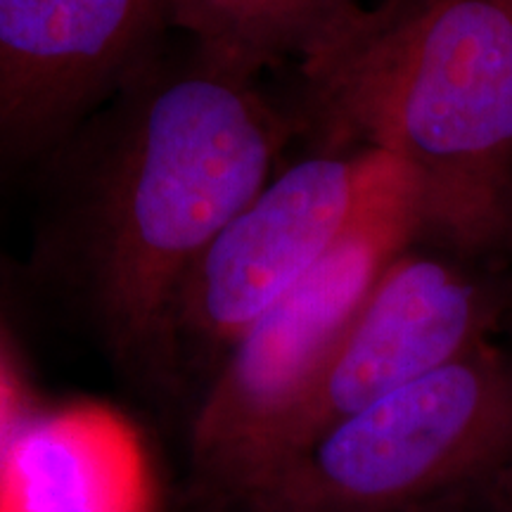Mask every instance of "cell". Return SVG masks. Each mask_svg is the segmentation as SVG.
Masks as SVG:
<instances>
[{"instance_id":"8","label":"cell","mask_w":512,"mask_h":512,"mask_svg":"<svg viewBox=\"0 0 512 512\" xmlns=\"http://www.w3.org/2000/svg\"><path fill=\"white\" fill-rule=\"evenodd\" d=\"M0 512H157L143 439L102 403L31 415L0 456Z\"/></svg>"},{"instance_id":"7","label":"cell","mask_w":512,"mask_h":512,"mask_svg":"<svg viewBox=\"0 0 512 512\" xmlns=\"http://www.w3.org/2000/svg\"><path fill=\"white\" fill-rule=\"evenodd\" d=\"M162 22L166 0H0V145L62 126Z\"/></svg>"},{"instance_id":"11","label":"cell","mask_w":512,"mask_h":512,"mask_svg":"<svg viewBox=\"0 0 512 512\" xmlns=\"http://www.w3.org/2000/svg\"><path fill=\"white\" fill-rule=\"evenodd\" d=\"M223 512H233V510L223 508ZM422 512H489V510L479 508V505H472V503H448V505H439V508L422 510Z\"/></svg>"},{"instance_id":"1","label":"cell","mask_w":512,"mask_h":512,"mask_svg":"<svg viewBox=\"0 0 512 512\" xmlns=\"http://www.w3.org/2000/svg\"><path fill=\"white\" fill-rule=\"evenodd\" d=\"M339 114L399 157L422 223L465 249L512 226V0H380L309 53Z\"/></svg>"},{"instance_id":"9","label":"cell","mask_w":512,"mask_h":512,"mask_svg":"<svg viewBox=\"0 0 512 512\" xmlns=\"http://www.w3.org/2000/svg\"><path fill=\"white\" fill-rule=\"evenodd\" d=\"M361 0H166V22L197 43L202 62L249 76L294 50L306 55Z\"/></svg>"},{"instance_id":"5","label":"cell","mask_w":512,"mask_h":512,"mask_svg":"<svg viewBox=\"0 0 512 512\" xmlns=\"http://www.w3.org/2000/svg\"><path fill=\"white\" fill-rule=\"evenodd\" d=\"M498 318L501 304L482 280L434 256L401 254L309 387L219 491L297 456L339 422L489 342Z\"/></svg>"},{"instance_id":"6","label":"cell","mask_w":512,"mask_h":512,"mask_svg":"<svg viewBox=\"0 0 512 512\" xmlns=\"http://www.w3.org/2000/svg\"><path fill=\"white\" fill-rule=\"evenodd\" d=\"M403 166L368 147L354 157L306 159L268 181L190 273L176 323L233 347L332 252Z\"/></svg>"},{"instance_id":"3","label":"cell","mask_w":512,"mask_h":512,"mask_svg":"<svg viewBox=\"0 0 512 512\" xmlns=\"http://www.w3.org/2000/svg\"><path fill=\"white\" fill-rule=\"evenodd\" d=\"M221 494L233 512L491 510L512 496V351L489 339Z\"/></svg>"},{"instance_id":"4","label":"cell","mask_w":512,"mask_h":512,"mask_svg":"<svg viewBox=\"0 0 512 512\" xmlns=\"http://www.w3.org/2000/svg\"><path fill=\"white\" fill-rule=\"evenodd\" d=\"M422 223L418 178L396 174L356 226L230 347L195 425L192 453L216 486L283 420Z\"/></svg>"},{"instance_id":"12","label":"cell","mask_w":512,"mask_h":512,"mask_svg":"<svg viewBox=\"0 0 512 512\" xmlns=\"http://www.w3.org/2000/svg\"><path fill=\"white\" fill-rule=\"evenodd\" d=\"M489 512H512V496L505 498V501H501V503H496Z\"/></svg>"},{"instance_id":"2","label":"cell","mask_w":512,"mask_h":512,"mask_svg":"<svg viewBox=\"0 0 512 512\" xmlns=\"http://www.w3.org/2000/svg\"><path fill=\"white\" fill-rule=\"evenodd\" d=\"M278 121L249 76L202 62L152 95L102 200L98 278L114 330L147 347L174 332L190 273L268 183Z\"/></svg>"},{"instance_id":"10","label":"cell","mask_w":512,"mask_h":512,"mask_svg":"<svg viewBox=\"0 0 512 512\" xmlns=\"http://www.w3.org/2000/svg\"><path fill=\"white\" fill-rule=\"evenodd\" d=\"M27 406H24L22 384H19L15 370L8 363V358L0 351V456L10 441L15 439L19 427L27 422Z\"/></svg>"}]
</instances>
